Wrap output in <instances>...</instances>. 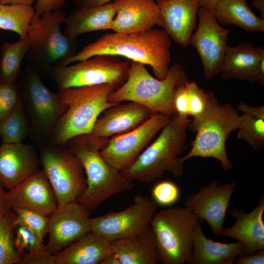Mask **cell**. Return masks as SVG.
<instances>
[{
    "instance_id": "cell-1",
    "label": "cell",
    "mask_w": 264,
    "mask_h": 264,
    "mask_svg": "<svg viewBox=\"0 0 264 264\" xmlns=\"http://www.w3.org/2000/svg\"><path fill=\"white\" fill-rule=\"evenodd\" d=\"M171 43V38L163 29L152 28L132 33H108L55 66H63L98 54H107L149 65L155 78L162 80L169 72Z\"/></svg>"
},
{
    "instance_id": "cell-2",
    "label": "cell",
    "mask_w": 264,
    "mask_h": 264,
    "mask_svg": "<svg viewBox=\"0 0 264 264\" xmlns=\"http://www.w3.org/2000/svg\"><path fill=\"white\" fill-rule=\"evenodd\" d=\"M109 138L84 134L71 138L65 144L81 162L86 177L87 187L76 201L90 212L109 198L134 187L132 180L122 176L100 154Z\"/></svg>"
},
{
    "instance_id": "cell-3",
    "label": "cell",
    "mask_w": 264,
    "mask_h": 264,
    "mask_svg": "<svg viewBox=\"0 0 264 264\" xmlns=\"http://www.w3.org/2000/svg\"><path fill=\"white\" fill-rule=\"evenodd\" d=\"M191 119L175 114L150 143L129 166L120 171L132 180L149 184L165 172L175 177L184 174V163L178 156L187 148L185 141Z\"/></svg>"
},
{
    "instance_id": "cell-4",
    "label": "cell",
    "mask_w": 264,
    "mask_h": 264,
    "mask_svg": "<svg viewBox=\"0 0 264 264\" xmlns=\"http://www.w3.org/2000/svg\"><path fill=\"white\" fill-rule=\"evenodd\" d=\"M118 88L114 84H104L58 91L67 109L53 129L50 144L65 145L73 137L91 134L100 114L107 108L117 104L110 102L109 98Z\"/></svg>"
},
{
    "instance_id": "cell-5",
    "label": "cell",
    "mask_w": 264,
    "mask_h": 264,
    "mask_svg": "<svg viewBox=\"0 0 264 264\" xmlns=\"http://www.w3.org/2000/svg\"><path fill=\"white\" fill-rule=\"evenodd\" d=\"M189 81L185 69L179 64L170 66L166 77L160 80L152 76L144 65L132 61L127 80L110 94L109 101L115 103L136 102L154 113L171 117L175 114L172 105L174 90Z\"/></svg>"
},
{
    "instance_id": "cell-6",
    "label": "cell",
    "mask_w": 264,
    "mask_h": 264,
    "mask_svg": "<svg viewBox=\"0 0 264 264\" xmlns=\"http://www.w3.org/2000/svg\"><path fill=\"white\" fill-rule=\"evenodd\" d=\"M240 115L230 104H220L215 96L206 111L189 122L188 129L196 133L189 152L181 161L184 162L193 157H211L220 162L227 171L232 168L226 151V141L229 134L237 130Z\"/></svg>"
},
{
    "instance_id": "cell-7",
    "label": "cell",
    "mask_w": 264,
    "mask_h": 264,
    "mask_svg": "<svg viewBox=\"0 0 264 264\" xmlns=\"http://www.w3.org/2000/svg\"><path fill=\"white\" fill-rule=\"evenodd\" d=\"M18 80L30 124L29 137L39 148L49 144L53 129L67 107L61 102L59 92L48 88L31 65L27 63Z\"/></svg>"
},
{
    "instance_id": "cell-8",
    "label": "cell",
    "mask_w": 264,
    "mask_h": 264,
    "mask_svg": "<svg viewBox=\"0 0 264 264\" xmlns=\"http://www.w3.org/2000/svg\"><path fill=\"white\" fill-rule=\"evenodd\" d=\"M66 17L61 9L38 15L35 13L29 23L27 37L30 41L27 64L41 77L48 73L55 65L76 53V39L61 31Z\"/></svg>"
},
{
    "instance_id": "cell-9",
    "label": "cell",
    "mask_w": 264,
    "mask_h": 264,
    "mask_svg": "<svg viewBox=\"0 0 264 264\" xmlns=\"http://www.w3.org/2000/svg\"><path fill=\"white\" fill-rule=\"evenodd\" d=\"M198 220L184 206L171 207L154 214L150 225L160 263H186L193 250V234Z\"/></svg>"
},
{
    "instance_id": "cell-10",
    "label": "cell",
    "mask_w": 264,
    "mask_h": 264,
    "mask_svg": "<svg viewBox=\"0 0 264 264\" xmlns=\"http://www.w3.org/2000/svg\"><path fill=\"white\" fill-rule=\"evenodd\" d=\"M131 63L117 56L98 54L65 66H53L48 74L58 91L104 84L119 87L127 79Z\"/></svg>"
},
{
    "instance_id": "cell-11",
    "label": "cell",
    "mask_w": 264,
    "mask_h": 264,
    "mask_svg": "<svg viewBox=\"0 0 264 264\" xmlns=\"http://www.w3.org/2000/svg\"><path fill=\"white\" fill-rule=\"evenodd\" d=\"M39 149V162L53 188L58 207L76 201L87 187L79 159L65 145L49 144Z\"/></svg>"
},
{
    "instance_id": "cell-12",
    "label": "cell",
    "mask_w": 264,
    "mask_h": 264,
    "mask_svg": "<svg viewBox=\"0 0 264 264\" xmlns=\"http://www.w3.org/2000/svg\"><path fill=\"white\" fill-rule=\"evenodd\" d=\"M156 212V203L152 198L136 195L133 203L125 209L90 218L91 231L99 234L110 242L123 239L136 235L150 226Z\"/></svg>"
},
{
    "instance_id": "cell-13",
    "label": "cell",
    "mask_w": 264,
    "mask_h": 264,
    "mask_svg": "<svg viewBox=\"0 0 264 264\" xmlns=\"http://www.w3.org/2000/svg\"><path fill=\"white\" fill-rule=\"evenodd\" d=\"M170 117L156 113L144 123L127 133L113 136L100 151L103 159L121 171L131 165L162 129Z\"/></svg>"
},
{
    "instance_id": "cell-14",
    "label": "cell",
    "mask_w": 264,
    "mask_h": 264,
    "mask_svg": "<svg viewBox=\"0 0 264 264\" xmlns=\"http://www.w3.org/2000/svg\"><path fill=\"white\" fill-rule=\"evenodd\" d=\"M198 20L189 44L200 56L205 78L210 80L220 72L230 30L221 26L209 8L200 6Z\"/></svg>"
},
{
    "instance_id": "cell-15",
    "label": "cell",
    "mask_w": 264,
    "mask_h": 264,
    "mask_svg": "<svg viewBox=\"0 0 264 264\" xmlns=\"http://www.w3.org/2000/svg\"><path fill=\"white\" fill-rule=\"evenodd\" d=\"M90 214L76 201L57 207L49 218V238L45 250L53 254L89 233Z\"/></svg>"
},
{
    "instance_id": "cell-16",
    "label": "cell",
    "mask_w": 264,
    "mask_h": 264,
    "mask_svg": "<svg viewBox=\"0 0 264 264\" xmlns=\"http://www.w3.org/2000/svg\"><path fill=\"white\" fill-rule=\"evenodd\" d=\"M237 186L235 182L220 184L217 180L198 188L188 196L184 207L196 215L199 220L209 225L213 233L220 235L232 194Z\"/></svg>"
},
{
    "instance_id": "cell-17",
    "label": "cell",
    "mask_w": 264,
    "mask_h": 264,
    "mask_svg": "<svg viewBox=\"0 0 264 264\" xmlns=\"http://www.w3.org/2000/svg\"><path fill=\"white\" fill-rule=\"evenodd\" d=\"M12 210L22 208L48 216L57 208V200L48 178L43 170L31 175L7 193Z\"/></svg>"
},
{
    "instance_id": "cell-18",
    "label": "cell",
    "mask_w": 264,
    "mask_h": 264,
    "mask_svg": "<svg viewBox=\"0 0 264 264\" xmlns=\"http://www.w3.org/2000/svg\"><path fill=\"white\" fill-rule=\"evenodd\" d=\"M35 145L22 142L0 146V182L10 190L39 169Z\"/></svg>"
},
{
    "instance_id": "cell-19",
    "label": "cell",
    "mask_w": 264,
    "mask_h": 264,
    "mask_svg": "<svg viewBox=\"0 0 264 264\" xmlns=\"http://www.w3.org/2000/svg\"><path fill=\"white\" fill-rule=\"evenodd\" d=\"M116 10L111 30L120 33L144 31L157 25L163 27V21L155 0H113Z\"/></svg>"
},
{
    "instance_id": "cell-20",
    "label": "cell",
    "mask_w": 264,
    "mask_h": 264,
    "mask_svg": "<svg viewBox=\"0 0 264 264\" xmlns=\"http://www.w3.org/2000/svg\"><path fill=\"white\" fill-rule=\"evenodd\" d=\"M163 21V29L175 43L186 47L197 28L199 0H155Z\"/></svg>"
},
{
    "instance_id": "cell-21",
    "label": "cell",
    "mask_w": 264,
    "mask_h": 264,
    "mask_svg": "<svg viewBox=\"0 0 264 264\" xmlns=\"http://www.w3.org/2000/svg\"><path fill=\"white\" fill-rule=\"evenodd\" d=\"M96 120L91 134L110 138L127 133L138 127L154 113L136 102L117 103L106 109Z\"/></svg>"
},
{
    "instance_id": "cell-22",
    "label": "cell",
    "mask_w": 264,
    "mask_h": 264,
    "mask_svg": "<svg viewBox=\"0 0 264 264\" xmlns=\"http://www.w3.org/2000/svg\"><path fill=\"white\" fill-rule=\"evenodd\" d=\"M264 197H261L256 206L249 213L243 209L234 207L229 214L235 219V223L223 228L220 235L234 239L243 246L245 254L264 249Z\"/></svg>"
},
{
    "instance_id": "cell-23",
    "label": "cell",
    "mask_w": 264,
    "mask_h": 264,
    "mask_svg": "<svg viewBox=\"0 0 264 264\" xmlns=\"http://www.w3.org/2000/svg\"><path fill=\"white\" fill-rule=\"evenodd\" d=\"M264 49L254 44L241 42L235 46L227 45L220 70L225 80L238 79L249 83L258 81V67Z\"/></svg>"
},
{
    "instance_id": "cell-24",
    "label": "cell",
    "mask_w": 264,
    "mask_h": 264,
    "mask_svg": "<svg viewBox=\"0 0 264 264\" xmlns=\"http://www.w3.org/2000/svg\"><path fill=\"white\" fill-rule=\"evenodd\" d=\"M198 220L193 234V250L188 264H232L239 255L245 254L239 242L224 243L207 238Z\"/></svg>"
},
{
    "instance_id": "cell-25",
    "label": "cell",
    "mask_w": 264,
    "mask_h": 264,
    "mask_svg": "<svg viewBox=\"0 0 264 264\" xmlns=\"http://www.w3.org/2000/svg\"><path fill=\"white\" fill-rule=\"evenodd\" d=\"M110 248L120 264L160 263L154 233L150 225L136 235L111 242Z\"/></svg>"
},
{
    "instance_id": "cell-26",
    "label": "cell",
    "mask_w": 264,
    "mask_h": 264,
    "mask_svg": "<svg viewBox=\"0 0 264 264\" xmlns=\"http://www.w3.org/2000/svg\"><path fill=\"white\" fill-rule=\"evenodd\" d=\"M116 10L112 1L103 5L78 7L66 16L64 23V33L76 39L88 32L111 29Z\"/></svg>"
},
{
    "instance_id": "cell-27",
    "label": "cell",
    "mask_w": 264,
    "mask_h": 264,
    "mask_svg": "<svg viewBox=\"0 0 264 264\" xmlns=\"http://www.w3.org/2000/svg\"><path fill=\"white\" fill-rule=\"evenodd\" d=\"M111 251L110 242L90 231L54 255L55 264H100Z\"/></svg>"
},
{
    "instance_id": "cell-28",
    "label": "cell",
    "mask_w": 264,
    "mask_h": 264,
    "mask_svg": "<svg viewBox=\"0 0 264 264\" xmlns=\"http://www.w3.org/2000/svg\"><path fill=\"white\" fill-rule=\"evenodd\" d=\"M213 10L220 24L236 25L249 32L264 31V18L256 16L246 0H220Z\"/></svg>"
},
{
    "instance_id": "cell-29",
    "label": "cell",
    "mask_w": 264,
    "mask_h": 264,
    "mask_svg": "<svg viewBox=\"0 0 264 264\" xmlns=\"http://www.w3.org/2000/svg\"><path fill=\"white\" fill-rule=\"evenodd\" d=\"M28 38H19L14 43H4L0 47V79L10 83L17 82L21 65L30 48Z\"/></svg>"
},
{
    "instance_id": "cell-30",
    "label": "cell",
    "mask_w": 264,
    "mask_h": 264,
    "mask_svg": "<svg viewBox=\"0 0 264 264\" xmlns=\"http://www.w3.org/2000/svg\"><path fill=\"white\" fill-rule=\"evenodd\" d=\"M35 13L32 5H6L0 2V29L11 31L18 34L19 38H26Z\"/></svg>"
},
{
    "instance_id": "cell-31",
    "label": "cell",
    "mask_w": 264,
    "mask_h": 264,
    "mask_svg": "<svg viewBox=\"0 0 264 264\" xmlns=\"http://www.w3.org/2000/svg\"><path fill=\"white\" fill-rule=\"evenodd\" d=\"M29 133V122L22 101L0 121V136L3 143H19Z\"/></svg>"
},
{
    "instance_id": "cell-32",
    "label": "cell",
    "mask_w": 264,
    "mask_h": 264,
    "mask_svg": "<svg viewBox=\"0 0 264 264\" xmlns=\"http://www.w3.org/2000/svg\"><path fill=\"white\" fill-rule=\"evenodd\" d=\"M15 214L0 217V264H20L22 257L14 243Z\"/></svg>"
},
{
    "instance_id": "cell-33",
    "label": "cell",
    "mask_w": 264,
    "mask_h": 264,
    "mask_svg": "<svg viewBox=\"0 0 264 264\" xmlns=\"http://www.w3.org/2000/svg\"><path fill=\"white\" fill-rule=\"evenodd\" d=\"M238 138L246 141L255 150L264 144V119L242 113L240 115Z\"/></svg>"
},
{
    "instance_id": "cell-34",
    "label": "cell",
    "mask_w": 264,
    "mask_h": 264,
    "mask_svg": "<svg viewBox=\"0 0 264 264\" xmlns=\"http://www.w3.org/2000/svg\"><path fill=\"white\" fill-rule=\"evenodd\" d=\"M15 214L16 227L22 225L32 230L39 240L43 242L48 230L49 218L39 212L22 208L12 209Z\"/></svg>"
},
{
    "instance_id": "cell-35",
    "label": "cell",
    "mask_w": 264,
    "mask_h": 264,
    "mask_svg": "<svg viewBox=\"0 0 264 264\" xmlns=\"http://www.w3.org/2000/svg\"><path fill=\"white\" fill-rule=\"evenodd\" d=\"M188 102V114L193 118L202 115L215 96L212 91H204L195 82L185 84Z\"/></svg>"
},
{
    "instance_id": "cell-36",
    "label": "cell",
    "mask_w": 264,
    "mask_h": 264,
    "mask_svg": "<svg viewBox=\"0 0 264 264\" xmlns=\"http://www.w3.org/2000/svg\"><path fill=\"white\" fill-rule=\"evenodd\" d=\"M22 101V94L18 82L10 83L0 79V121Z\"/></svg>"
},
{
    "instance_id": "cell-37",
    "label": "cell",
    "mask_w": 264,
    "mask_h": 264,
    "mask_svg": "<svg viewBox=\"0 0 264 264\" xmlns=\"http://www.w3.org/2000/svg\"><path fill=\"white\" fill-rule=\"evenodd\" d=\"M14 243L21 257L44 246L43 242L32 230L22 225H17L15 228Z\"/></svg>"
},
{
    "instance_id": "cell-38",
    "label": "cell",
    "mask_w": 264,
    "mask_h": 264,
    "mask_svg": "<svg viewBox=\"0 0 264 264\" xmlns=\"http://www.w3.org/2000/svg\"><path fill=\"white\" fill-rule=\"evenodd\" d=\"M154 202L163 206H168L176 203L180 197L178 186L170 180H163L156 183L152 191Z\"/></svg>"
},
{
    "instance_id": "cell-39",
    "label": "cell",
    "mask_w": 264,
    "mask_h": 264,
    "mask_svg": "<svg viewBox=\"0 0 264 264\" xmlns=\"http://www.w3.org/2000/svg\"><path fill=\"white\" fill-rule=\"evenodd\" d=\"M185 84L176 87L172 96V105L175 114L182 118L189 117L188 97Z\"/></svg>"
},
{
    "instance_id": "cell-40",
    "label": "cell",
    "mask_w": 264,
    "mask_h": 264,
    "mask_svg": "<svg viewBox=\"0 0 264 264\" xmlns=\"http://www.w3.org/2000/svg\"><path fill=\"white\" fill-rule=\"evenodd\" d=\"M21 264H55L54 255L49 253L44 249V245L34 251L23 255Z\"/></svg>"
},
{
    "instance_id": "cell-41",
    "label": "cell",
    "mask_w": 264,
    "mask_h": 264,
    "mask_svg": "<svg viewBox=\"0 0 264 264\" xmlns=\"http://www.w3.org/2000/svg\"><path fill=\"white\" fill-rule=\"evenodd\" d=\"M64 5L65 0H36L34 8L35 13L40 15L61 9Z\"/></svg>"
},
{
    "instance_id": "cell-42",
    "label": "cell",
    "mask_w": 264,
    "mask_h": 264,
    "mask_svg": "<svg viewBox=\"0 0 264 264\" xmlns=\"http://www.w3.org/2000/svg\"><path fill=\"white\" fill-rule=\"evenodd\" d=\"M235 262L237 264H264V249L239 255L235 258Z\"/></svg>"
},
{
    "instance_id": "cell-43",
    "label": "cell",
    "mask_w": 264,
    "mask_h": 264,
    "mask_svg": "<svg viewBox=\"0 0 264 264\" xmlns=\"http://www.w3.org/2000/svg\"><path fill=\"white\" fill-rule=\"evenodd\" d=\"M238 110L250 116L264 119V106L254 107L244 102H241L238 106Z\"/></svg>"
},
{
    "instance_id": "cell-44",
    "label": "cell",
    "mask_w": 264,
    "mask_h": 264,
    "mask_svg": "<svg viewBox=\"0 0 264 264\" xmlns=\"http://www.w3.org/2000/svg\"><path fill=\"white\" fill-rule=\"evenodd\" d=\"M4 189L0 182V217L8 216L13 212L7 201V192Z\"/></svg>"
},
{
    "instance_id": "cell-45",
    "label": "cell",
    "mask_w": 264,
    "mask_h": 264,
    "mask_svg": "<svg viewBox=\"0 0 264 264\" xmlns=\"http://www.w3.org/2000/svg\"><path fill=\"white\" fill-rule=\"evenodd\" d=\"M112 0H74L78 7L101 5Z\"/></svg>"
},
{
    "instance_id": "cell-46",
    "label": "cell",
    "mask_w": 264,
    "mask_h": 264,
    "mask_svg": "<svg viewBox=\"0 0 264 264\" xmlns=\"http://www.w3.org/2000/svg\"><path fill=\"white\" fill-rule=\"evenodd\" d=\"M35 0H0V2L6 5H32Z\"/></svg>"
},
{
    "instance_id": "cell-47",
    "label": "cell",
    "mask_w": 264,
    "mask_h": 264,
    "mask_svg": "<svg viewBox=\"0 0 264 264\" xmlns=\"http://www.w3.org/2000/svg\"><path fill=\"white\" fill-rule=\"evenodd\" d=\"M100 264H120L116 255L111 251L103 259Z\"/></svg>"
},
{
    "instance_id": "cell-48",
    "label": "cell",
    "mask_w": 264,
    "mask_h": 264,
    "mask_svg": "<svg viewBox=\"0 0 264 264\" xmlns=\"http://www.w3.org/2000/svg\"><path fill=\"white\" fill-rule=\"evenodd\" d=\"M257 82L261 86L264 85V55L262 57L259 62Z\"/></svg>"
},
{
    "instance_id": "cell-49",
    "label": "cell",
    "mask_w": 264,
    "mask_h": 264,
    "mask_svg": "<svg viewBox=\"0 0 264 264\" xmlns=\"http://www.w3.org/2000/svg\"><path fill=\"white\" fill-rule=\"evenodd\" d=\"M220 0H199V5L201 7L214 10L216 5Z\"/></svg>"
},
{
    "instance_id": "cell-50",
    "label": "cell",
    "mask_w": 264,
    "mask_h": 264,
    "mask_svg": "<svg viewBox=\"0 0 264 264\" xmlns=\"http://www.w3.org/2000/svg\"><path fill=\"white\" fill-rule=\"evenodd\" d=\"M252 4L260 11L262 18H264V0H252Z\"/></svg>"
}]
</instances>
